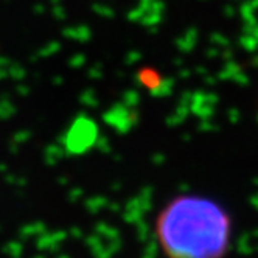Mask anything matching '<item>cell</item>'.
Segmentation results:
<instances>
[{"label": "cell", "mask_w": 258, "mask_h": 258, "mask_svg": "<svg viewBox=\"0 0 258 258\" xmlns=\"http://www.w3.org/2000/svg\"><path fill=\"white\" fill-rule=\"evenodd\" d=\"M154 238L165 258H224L232 246L233 219L213 198L179 193L157 212Z\"/></svg>", "instance_id": "1"}]
</instances>
